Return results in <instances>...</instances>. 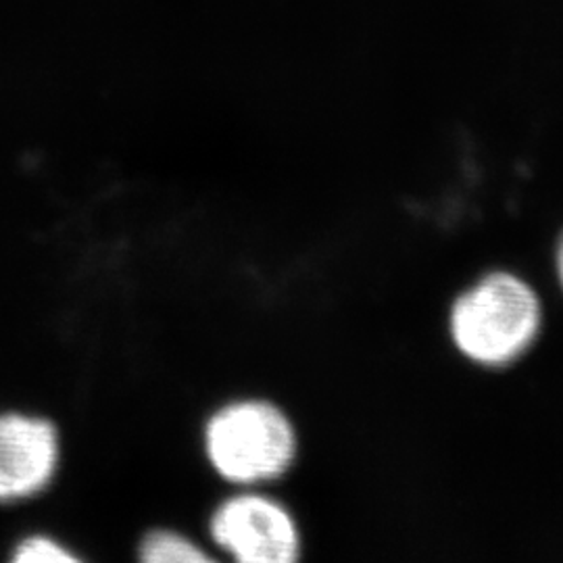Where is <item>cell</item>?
Wrapping results in <instances>:
<instances>
[{
    "label": "cell",
    "instance_id": "1",
    "mask_svg": "<svg viewBox=\"0 0 563 563\" xmlns=\"http://www.w3.org/2000/svg\"><path fill=\"white\" fill-rule=\"evenodd\" d=\"M451 339L470 362L501 367L520 360L541 332V302L526 282L486 276L455 301Z\"/></svg>",
    "mask_w": 563,
    "mask_h": 563
},
{
    "label": "cell",
    "instance_id": "2",
    "mask_svg": "<svg viewBox=\"0 0 563 563\" xmlns=\"http://www.w3.org/2000/svg\"><path fill=\"white\" fill-rule=\"evenodd\" d=\"M297 430L278 405L241 399L205 423V455L228 483L255 486L284 476L297 457Z\"/></svg>",
    "mask_w": 563,
    "mask_h": 563
},
{
    "label": "cell",
    "instance_id": "3",
    "mask_svg": "<svg viewBox=\"0 0 563 563\" xmlns=\"http://www.w3.org/2000/svg\"><path fill=\"white\" fill-rule=\"evenodd\" d=\"M209 537L241 563H292L301 558V530L286 505L262 495L239 493L216 507Z\"/></svg>",
    "mask_w": 563,
    "mask_h": 563
},
{
    "label": "cell",
    "instance_id": "4",
    "mask_svg": "<svg viewBox=\"0 0 563 563\" xmlns=\"http://www.w3.org/2000/svg\"><path fill=\"white\" fill-rule=\"evenodd\" d=\"M59 465V434L44 418L0 416V501L25 499L53 481Z\"/></svg>",
    "mask_w": 563,
    "mask_h": 563
},
{
    "label": "cell",
    "instance_id": "5",
    "mask_svg": "<svg viewBox=\"0 0 563 563\" xmlns=\"http://www.w3.org/2000/svg\"><path fill=\"white\" fill-rule=\"evenodd\" d=\"M139 558L144 563H202L213 560L197 541L167 528L151 530L142 537Z\"/></svg>",
    "mask_w": 563,
    "mask_h": 563
},
{
    "label": "cell",
    "instance_id": "6",
    "mask_svg": "<svg viewBox=\"0 0 563 563\" xmlns=\"http://www.w3.org/2000/svg\"><path fill=\"white\" fill-rule=\"evenodd\" d=\"M15 563H59L78 562V558L65 549L63 544L46 539V537H32L18 547L15 551Z\"/></svg>",
    "mask_w": 563,
    "mask_h": 563
},
{
    "label": "cell",
    "instance_id": "7",
    "mask_svg": "<svg viewBox=\"0 0 563 563\" xmlns=\"http://www.w3.org/2000/svg\"><path fill=\"white\" fill-rule=\"evenodd\" d=\"M558 274H560V282L563 286V239L560 242V249H558Z\"/></svg>",
    "mask_w": 563,
    "mask_h": 563
}]
</instances>
